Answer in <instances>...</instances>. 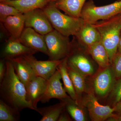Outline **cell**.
<instances>
[{"instance_id": "7c38bea8", "label": "cell", "mask_w": 121, "mask_h": 121, "mask_svg": "<svg viewBox=\"0 0 121 121\" xmlns=\"http://www.w3.org/2000/svg\"><path fill=\"white\" fill-rule=\"evenodd\" d=\"M112 68H104L97 75L94 82V88L98 95L103 97L112 91L116 78Z\"/></svg>"}, {"instance_id": "e0dca14e", "label": "cell", "mask_w": 121, "mask_h": 121, "mask_svg": "<svg viewBox=\"0 0 121 121\" xmlns=\"http://www.w3.org/2000/svg\"><path fill=\"white\" fill-rule=\"evenodd\" d=\"M75 36L79 43L87 47L101 40L97 29L91 24L86 22Z\"/></svg>"}, {"instance_id": "4dcf8cb0", "label": "cell", "mask_w": 121, "mask_h": 121, "mask_svg": "<svg viewBox=\"0 0 121 121\" xmlns=\"http://www.w3.org/2000/svg\"><path fill=\"white\" fill-rule=\"evenodd\" d=\"M113 108L114 112L117 113L118 115H121V99L115 105Z\"/></svg>"}, {"instance_id": "f1b7e54d", "label": "cell", "mask_w": 121, "mask_h": 121, "mask_svg": "<svg viewBox=\"0 0 121 121\" xmlns=\"http://www.w3.org/2000/svg\"><path fill=\"white\" fill-rule=\"evenodd\" d=\"M7 70L6 60L2 59L0 60V83L4 79Z\"/></svg>"}, {"instance_id": "d6986e66", "label": "cell", "mask_w": 121, "mask_h": 121, "mask_svg": "<svg viewBox=\"0 0 121 121\" xmlns=\"http://www.w3.org/2000/svg\"><path fill=\"white\" fill-rule=\"evenodd\" d=\"M86 0H58L55 3L58 9L67 15L75 17H80Z\"/></svg>"}, {"instance_id": "d590c367", "label": "cell", "mask_w": 121, "mask_h": 121, "mask_svg": "<svg viewBox=\"0 0 121 121\" xmlns=\"http://www.w3.org/2000/svg\"></svg>"}, {"instance_id": "2e32d148", "label": "cell", "mask_w": 121, "mask_h": 121, "mask_svg": "<svg viewBox=\"0 0 121 121\" xmlns=\"http://www.w3.org/2000/svg\"><path fill=\"white\" fill-rule=\"evenodd\" d=\"M0 20L1 23L10 35V37L16 39H19L25 27L24 14L9 16Z\"/></svg>"}, {"instance_id": "603a6c76", "label": "cell", "mask_w": 121, "mask_h": 121, "mask_svg": "<svg viewBox=\"0 0 121 121\" xmlns=\"http://www.w3.org/2000/svg\"><path fill=\"white\" fill-rule=\"evenodd\" d=\"M19 111L11 107L0 100V121H17L20 120Z\"/></svg>"}, {"instance_id": "1f68e13d", "label": "cell", "mask_w": 121, "mask_h": 121, "mask_svg": "<svg viewBox=\"0 0 121 121\" xmlns=\"http://www.w3.org/2000/svg\"><path fill=\"white\" fill-rule=\"evenodd\" d=\"M108 121H121V115H116L114 117H111L108 119Z\"/></svg>"}, {"instance_id": "5b68a950", "label": "cell", "mask_w": 121, "mask_h": 121, "mask_svg": "<svg viewBox=\"0 0 121 121\" xmlns=\"http://www.w3.org/2000/svg\"><path fill=\"white\" fill-rule=\"evenodd\" d=\"M44 37L49 60H61L68 56L73 46L69 37L54 29Z\"/></svg>"}, {"instance_id": "4fadbf2b", "label": "cell", "mask_w": 121, "mask_h": 121, "mask_svg": "<svg viewBox=\"0 0 121 121\" xmlns=\"http://www.w3.org/2000/svg\"><path fill=\"white\" fill-rule=\"evenodd\" d=\"M37 52L24 45L19 39L10 37L2 50V56L3 58L9 60L19 56L33 55Z\"/></svg>"}, {"instance_id": "277c9868", "label": "cell", "mask_w": 121, "mask_h": 121, "mask_svg": "<svg viewBox=\"0 0 121 121\" xmlns=\"http://www.w3.org/2000/svg\"><path fill=\"white\" fill-rule=\"evenodd\" d=\"M121 13V0L110 4L97 7L92 0L85 3L80 17L84 22L94 24L99 21L109 19Z\"/></svg>"}, {"instance_id": "cb8c5ba5", "label": "cell", "mask_w": 121, "mask_h": 121, "mask_svg": "<svg viewBox=\"0 0 121 121\" xmlns=\"http://www.w3.org/2000/svg\"><path fill=\"white\" fill-rule=\"evenodd\" d=\"M65 103V108L71 117L76 121H85L86 117L82 109L70 97L62 100Z\"/></svg>"}, {"instance_id": "7a4b0ae2", "label": "cell", "mask_w": 121, "mask_h": 121, "mask_svg": "<svg viewBox=\"0 0 121 121\" xmlns=\"http://www.w3.org/2000/svg\"><path fill=\"white\" fill-rule=\"evenodd\" d=\"M92 25L99 32L101 42L107 51L112 64L117 52L121 33V15L99 21Z\"/></svg>"}, {"instance_id": "44dd1931", "label": "cell", "mask_w": 121, "mask_h": 121, "mask_svg": "<svg viewBox=\"0 0 121 121\" xmlns=\"http://www.w3.org/2000/svg\"><path fill=\"white\" fill-rule=\"evenodd\" d=\"M61 74L64 88L72 99L78 104V98L67 68V57L63 59L58 67Z\"/></svg>"}, {"instance_id": "9a60e30c", "label": "cell", "mask_w": 121, "mask_h": 121, "mask_svg": "<svg viewBox=\"0 0 121 121\" xmlns=\"http://www.w3.org/2000/svg\"><path fill=\"white\" fill-rule=\"evenodd\" d=\"M9 60L12 64L16 74L26 87L34 78L37 76L23 56L13 58Z\"/></svg>"}, {"instance_id": "6da1fadb", "label": "cell", "mask_w": 121, "mask_h": 121, "mask_svg": "<svg viewBox=\"0 0 121 121\" xmlns=\"http://www.w3.org/2000/svg\"><path fill=\"white\" fill-rule=\"evenodd\" d=\"M5 60L6 73L0 83V99L20 111L26 108L35 111L29 101L26 86L16 74L12 64L10 60Z\"/></svg>"}, {"instance_id": "484cf974", "label": "cell", "mask_w": 121, "mask_h": 121, "mask_svg": "<svg viewBox=\"0 0 121 121\" xmlns=\"http://www.w3.org/2000/svg\"><path fill=\"white\" fill-rule=\"evenodd\" d=\"M21 13L19 10L13 6L4 2L0 3V20L9 16L19 15Z\"/></svg>"}, {"instance_id": "836d02e7", "label": "cell", "mask_w": 121, "mask_h": 121, "mask_svg": "<svg viewBox=\"0 0 121 121\" xmlns=\"http://www.w3.org/2000/svg\"><path fill=\"white\" fill-rule=\"evenodd\" d=\"M11 0H0V2H5Z\"/></svg>"}, {"instance_id": "ffe728a7", "label": "cell", "mask_w": 121, "mask_h": 121, "mask_svg": "<svg viewBox=\"0 0 121 121\" xmlns=\"http://www.w3.org/2000/svg\"><path fill=\"white\" fill-rule=\"evenodd\" d=\"M87 47L89 54L99 67L104 69L110 66L111 63L108 52L101 41Z\"/></svg>"}, {"instance_id": "8fae6325", "label": "cell", "mask_w": 121, "mask_h": 121, "mask_svg": "<svg viewBox=\"0 0 121 121\" xmlns=\"http://www.w3.org/2000/svg\"><path fill=\"white\" fill-rule=\"evenodd\" d=\"M67 65L85 77L91 75L94 72L93 65L88 58L82 53L74 52L72 49L67 56Z\"/></svg>"}, {"instance_id": "5bb4252c", "label": "cell", "mask_w": 121, "mask_h": 121, "mask_svg": "<svg viewBox=\"0 0 121 121\" xmlns=\"http://www.w3.org/2000/svg\"><path fill=\"white\" fill-rule=\"evenodd\" d=\"M47 80L36 76L34 78L26 87L27 96L29 101L37 111V104L40 101L43 95L47 86Z\"/></svg>"}, {"instance_id": "ac0fdd59", "label": "cell", "mask_w": 121, "mask_h": 121, "mask_svg": "<svg viewBox=\"0 0 121 121\" xmlns=\"http://www.w3.org/2000/svg\"><path fill=\"white\" fill-rule=\"evenodd\" d=\"M51 1V0H13L4 3L15 7L24 14L37 9H43Z\"/></svg>"}, {"instance_id": "d4e9b609", "label": "cell", "mask_w": 121, "mask_h": 121, "mask_svg": "<svg viewBox=\"0 0 121 121\" xmlns=\"http://www.w3.org/2000/svg\"><path fill=\"white\" fill-rule=\"evenodd\" d=\"M68 70L69 76L71 79L73 85L75 90L78 99L80 95L86 90V84L85 81V76L75 71L68 67Z\"/></svg>"}, {"instance_id": "4316f807", "label": "cell", "mask_w": 121, "mask_h": 121, "mask_svg": "<svg viewBox=\"0 0 121 121\" xmlns=\"http://www.w3.org/2000/svg\"><path fill=\"white\" fill-rule=\"evenodd\" d=\"M111 95L114 105L121 99V78L115 83Z\"/></svg>"}, {"instance_id": "83f0119b", "label": "cell", "mask_w": 121, "mask_h": 121, "mask_svg": "<svg viewBox=\"0 0 121 121\" xmlns=\"http://www.w3.org/2000/svg\"><path fill=\"white\" fill-rule=\"evenodd\" d=\"M112 69L115 77L118 78L121 77V54H117L113 60Z\"/></svg>"}, {"instance_id": "d6a6232c", "label": "cell", "mask_w": 121, "mask_h": 121, "mask_svg": "<svg viewBox=\"0 0 121 121\" xmlns=\"http://www.w3.org/2000/svg\"><path fill=\"white\" fill-rule=\"evenodd\" d=\"M117 54H121V33L119 39L118 47L117 52Z\"/></svg>"}, {"instance_id": "30bf717a", "label": "cell", "mask_w": 121, "mask_h": 121, "mask_svg": "<svg viewBox=\"0 0 121 121\" xmlns=\"http://www.w3.org/2000/svg\"><path fill=\"white\" fill-rule=\"evenodd\" d=\"M19 40L24 45L37 52L48 55L44 35L30 27H25Z\"/></svg>"}, {"instance_id": "f546056e", "label": "cell", "mask_w": 121, "mask_h": 121, "mask_svg": "<svg viewBox=\"0 0 121 121\" xmlns=\"http://www.w3.org/2000/svg\"><path fill=\"white\" fill-rule=\"evenodd\" d=\"M71 121L70 117H69L66 112L64 111V110L60 114L59 117L58 121Z\"/></svg>"}, {"instance_id": "3957f363", "label": "cell", "mask_w": 121, "mask_h": 121, "mask_svg": "<svg viewBox=\"0 0 121 121\" xmlns=\"http://www.w3.org/2000/svg\"><path fill=\"white\" fill-rule=\"evenodd\" d=\"M43 9L53 28L67 37L75 36L85 23L81 17H73L62 13L54 4L48 5Z\"/></svg>"}, {"instance_id": "7402d4cb", "label": "cell", "mask_w": 121, "mask_h": 121, "mask_svg": "<svg viewBox=\"0 0 121 121\" xmlns=\"http://www.w3.org/2000/svg\"><path fill=\"white\" fill-rule=\"evenodd\" d=\"M42 108H37L42 118L40 121H57L65 107V102Z\"/></svg>"}, {"instance_id": "e575fe53", "label": "cell", "mask_w": 121, "mask_h": 121, "mask_svg": "<svg viewBox=\"0 0 121 121\" xmlns=\"http://www.w3.org/2000/svg\"><path fill=\"white\" fill-rule=\"evenodd\" d=\"M58 0H51L52 1H56Z\"/></svg>"}, {"instance_id": "ba28073f", "label": "cell", "mask_w": 121, "mask_h": 121, "mask_svg": "<svg viewBox=\"0 0 121 121\" xmlns=\"http://www.w3.org/2000/svg\"><path fill=\"white\" fill-rule=\"evenodd\" d=\"M61 79L62 78L60 72L57 68L54 74L47 80L46 89L40 102L45 103L52 99L62 100L70 97L67 95L65 89L63 87Z\"/></svg>"}, {"instance_id": "52a82bcc", "label": "cell", "mask_w": 121, "mask_h": 121, "mask_svg": "<svg viewBox=\"0 0 121 121\" xmlns=\"http://www.w3.org/2000/svg\"><path fill=\"white\" fill-rule=\"evenodd\" d=\"M91 121H103L114 117V108L102 105L98 102L94 93L90 92L84 101Z\"/></svg>"}, {"instance_id": "8992f818", "label": "cell", "mask_w": 121, "mask_h": 121, "mask_svg": "<svg viewBox=\"0 0 121 121\" xmlns=\"http://www.w3.org/2000/svg\"><path fill=\"white\" fill-rule=\"evenodd\" d=\"M24 15L25 27L32 28L43 35L54 29L43 9H37Z\"/></svg>"}, {"instance_id": "9c48e42d", "label": "cell", "mask_w": 121, "mask_h": 121, "mask_svg": "<svg viewBox=\"0 0 121 121\" xmlns=\"http://www.w3.org/2000/svg\"><path fill=\"white\" fill-rule=\"evenodd\" d=\"M23 56L31 66L36 75L46 80L54 74L63 60L42 61L37 60L33 55Z\"/></svg>"}]
</instances>
